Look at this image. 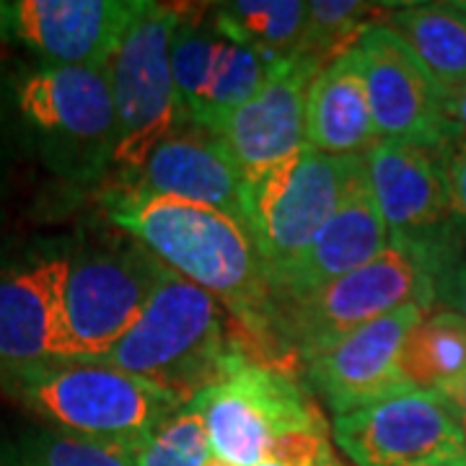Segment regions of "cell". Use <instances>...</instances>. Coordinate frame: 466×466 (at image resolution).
<instances>
[{"label": "cell", "mask_w": 466, "mask_h": 466, "mask_svg": "<svg viewBox=\"0 0 466 466\" xmlns=\"http://www.w3.org/2000/svg\"><path fill=\"white\" fill-rule=\"evenodd\" d=\"M216 29L233 45L262 55L269 66L300 55L306 29L303 0H233L218 3Z\"/></svg>", "instance_id": "44dd1931"}, {"label": "cell", "mask_w": 466, "mask_h": 466, "mask_svg": "<svg viewBox=\"0 0 466 466\" xmlns=\"http://www.w3.org/2000/svg\"><path fill=\"white\" fill-rule=\"evenodd\" d=\"M435 309H446V311H453V314L466 319V257L438 288Z\"/></svg>", "instance_id": "f1b7e54d"}, {"label": "cell", "mask_w": 466, "mask_h": 466, "mask_svg": "<svg viewBox=\"0 0 466 466\" xmlns=\"http://www.w3.org/2000/svg\"><path fill=\"white\" fill-rule=\"evenodd\" d=\"M379 133L368 101L363 55L352 47L319 70L306 96V146L327 156H368Z\"/></svg>", "instance_id": "d6986e66"}, {"label": "cell", "mask_w": 466, "mask_h": 466, "mask_svg": "<svg viewBox=\"0 0 466 466\" xmlns=\"http://www.w3.org/2000/svg\"><path fill=\"white\" fill-rule=\"evenodd\" d=\"M443 397H449V401L453 407H459V410H466V376L461 381H456L453 386H449L446 391H441Z\"/></svg>", "instance_id": "4dcf8cb0"}, {"label": "cell", "mask_w": 466, "mask_h": 466, "mask_svg": "<svg viewBox=\"0 0 466 466\" xmlns=\"http://www.w3.org/2000/svg\"><path fill=\"white\" fill-rule=\"evenodd\" d=\"M146 0H0V39L50 66L106 67Z\"/></svg>", "instance_id": "7c38bea8"}, {"label": "cell", "mask_w": 466, "mask_h": 466, "mask_svg": "<svg viewBox=\"0 0 466 466\" xmlns=\"http://www.w3.org/2000/svg\"><path fill=\"white\" fill-rule=\"evenodd\" d=\"M363 156L303 148L247 189V223L272 285L337 213Z\"/></svg>", "instance_id": "30bf717a"}, {"label": "cell", "mask_w": 466, "mask_h": 466, "mask_svg": "<svg viewBox=\"0 0 466 466\" xmlns=\"http://www.w3.org/2000/svg\"><path fill=\"white\" fill-rule=\"evenodd\" d=\"M202 466H233V464H228L226 459H220V456H216V453H210V456H208V461H205Z\"/></svg>", "instance_id": "836d02e7"}, {"label": "cell", "mask_w": 466, "mask_h": 466, "mask_svg": "<svg viewBox=\"0 0 466 466\" xmlns=\"http://www.w3.org/2000/svg\"><path fill=\"white\" fill-rule=\"evenodd\" d=\"M0 389L45 425L119 443L133 453L158 422L187 404L168 389L78 358L0 368Z\"/></svg>", "instance_id": "7a4b0ae2"}, {"label": "cell", "mask_w": 466, "mask_h": 466, "mask_svg": "<svg viewBox=\"0 0 466 466\" xmlns=\"http://www.w3.org/2000/svg\"><path fill=\"white\" fill-rule=\"evenodd\" d=\"M115 187L210 205L247 223V182L241 171L220 135L195 125L168 133L156 143L143 167L122 177Z\"/></svg>", "instance_id": "2e32d148"}, {"label": "cell", "mask_w": 466, "mask_h": 466, "mask_svg": "<svg viewBox=\"0 0 466 466\" xmlns=\"http://www.w3.org/2000/svg\"><path fill=\"white\" fill-rule=\"evenodd\" d=\"M233 350L238 348L226 332L223 303L167 267L133 329L94 360L189 401Z\"/></svg>", "instance_id": "3957f363"}, {"label": "cell", "mask_w": 466, "mask_h": 466, "mask_svg": "<svg viewBox=\"0 0 466 466\" xmlns=\"http://www.w3.org/2000/svg\"><path fill=\"white\" fill-rule=\"evenodd\" d=\"M459 410V407H456ZM459 417H461V428H464V441H466V410H459Z\"/></svg>", "instance_id": "e575fe53"}, {"label": "cell", "mask_w": 466, "mask_h": 466, "mask_svg": "<svg viewBox=\"0 0 466 466\" xmlns=\"http://www.w3.org/2000/svg\"><path fill=\"white\" fill-rule=\"evenodd\" d=\"M366 164L391 247L431 275L438 296V288L466 257L451 213L441 150L379 140L368 150Z\"/></svg>", "instance_id": "52a82bcc"}, {"label": "cell", "mask_w": 466, "mask_h": 466, "mask_svg": "<svg viewBox=\"0 0 466 466\" xmlns=\"http://www.w3.org/2000/svg\"><path fill=\"white\" fill-rule=\"evenodd\" d=\"M441 164H443V177H446V189H449L451 213L456 231L461 236V244L466 251V137L456 135L441 148Z\"/></svg>", "instance_id": "83f0119b"}, {"label": "cell", "mask_w": 466, "mask_h": 466, "mask_svg": "<svg viewBox=\"0 0 466 466\" xmlns=\"http://www.w3.org/2000/svg\"><path fill=\"white\" fill-rule=\"evenodd\" d=\"M223 45L226 36L216 29L213 14L210 18H205L202 11L198 14L182 11L171 36V76L177 88L179 127L184 125L202 127Z\"/></svg>", "instance_id": "7402d4cb"}, {"label": "cell", "mask_w": 466, "mask_h": 466, "mask_svg": "<svg viewBox=\"0 0 466 466\" xmlns=\"http://www.w3.org/2000/svg\"><path fill=\"white\" fill-rule=\"evenodd\" d=\"M210 453L200 410L187 401L135 449V466H202Z\"/></svg>", "instance_id": "4316f807"}, {"label": "cell", "mask_w": 466, "mask_h": 466, "mask_svg": "<svg viewBox=\"0 0 466 466\" xmlns=\"http://www.w3.org/2000/svg\"><path fill=\"white\" fill-rule=\"evenodd\" d=\"M368 101L379 140H404L441 150L456 130L446 101L412 47L389 24H376L358 42Z\"/></svg>", "instance_id": "4fadbf2b"}, {"label": "cell", "mask_w": 466, "mask_h": 466, "mask_svg": "<svg viewBox=\"0 0 466 466\" xmlns=\"http://www.w3.org/2000/svg\"><path fill=\"white\" fill-rule=\"evenodd\" d=\"M441 466H464V464H441Z\"/></svg>", "instance_id": "8d00e7d4"}, {"label": "cell", "mask_w": 466, "mask_h": 466, "mask_svg": "<svg viewBox=\"0 0 466 466\" xmlns=\"http://www.w3.org/2000/svg\"><path fill=\"white\" fill-rule=\"evenodd\" d=\"M67 254H45L0 269V368L57 358Z\"/></svg>", "instance_id": "ac0fdd59"}, {"label": "cell", "mask_w": 466, "mask_h": 466, "mask_svg": "<svg viewBox=\"0 0 466 466\" xmlns=\"http://www.w3.org/2000/svg\"><path fill=\"white\" fill-rule=\"evenodd\" d=\"M167 267L135 238H115L67 254L57 358L106 355L146 311Z\"/></svg>", "instance_id": "8992f818"}, {"label": "cell", "mask_w": 466, "mask_h": 466, "mask_svg": "<svg viewBox=\"0 0 466 466\" xmlns=\"http://www.w3.org/2000/svg\"><path fill=\"white\" fill-rule=\"evenodd\" d=\"M321 67L309 55L272 66L259 91L223 122L218 135L247 189L306 146V96Z\"/></svg>", "instance_id": "9a60e30c"}, {"label": "cell", "mask_w": 466, "mask_h": 466, "mask_svg": "<svg viewBox=\"0 0 466 466\" xmlns=\"http://www.w3.org/2000/svg\"><path fill=\"white\" fill-rule=\"evenodd\" d=\"M428 311L420 306L400 309L303 360L306 389L324 401L334 417L412 391L415 386L401 370V348L410 329Z\"/></svg>", "instance_id": "5bb4252c"}, {"label": "cell", "mask_w": 466, "mask_h": 466, "mask_svg": "<svg viewBox=\"0 0 466 466\" xmlns=\"http://www.w3.org/2000/svg\"><path fill=\"white\" fill-rule=\"evenodd\" d=\"M14 99L55 168L91 179L115 164L116 112L106 67L42 63L18 78Z\"/></svg>", "instance_id": "ba28073f"}, {"label": "cell", "mask_w": 466, "mask_h": 466, "mask_svg": "<svg viewBox=\"0 0 466 466\" xmlns=\"http://www.w3.org/2000/svg\"><path fill=\"white\" fill-rule=\"evenodd\" d=\"M389 249H391V241L383 226L381 210L373 198V189H370L368 164L363 156L352 171L348 192L339 202L337 213L319 231L311 247L269 285L272 306L275 300L299 299L306 293H314L319 288L379 259L383 251Z\"/></svg>", "instance_id": "e0dca14e"}, {"label": "cell", "mask_w": 466, "mask_h": 466, "mask_svg": "<svg viewBox=\"0 0 466 466\" xmlns=\"http://www.w3.org/2000/svg\"><path fill=\"white\" fill-rule=\"evenodd\" d=\"M257 466H317V464H303V461H290V459H265L262 464Z\"/></svg>", "instance_id": "d6a6232c"}, {"label": "cell", "mask_w": 466, "mask_h": 466, "mask_svg": "<svg viewBox=\"0 0 466 466\" xmlns=\"http://www.w3.org/2000/svg\"><path fill=\"white\" fill-rule=\"evenodd\" d=\"M317 466H348L342 461V456L332 449V446H327V449L321 451V456H319Z\"/></svg>", "instance_id": "1f68e13d"}, {"label": "cell", "mask_w": 466, "mask_h": 466, "mask_svg": "<svg viewBox=\"0 0 466 466\" xmlns=\"http://www.w3.org/2000/svg\"><path fill=\"white\" fill-rule=\"evenodd\" d=\"M446 112H449V119L456 135H464L466 137V88L446 104Z\"/></svg>", "instance_id": "f546056e"}, {"label": "cell", "mask_w": 466, "mask_h": 466, "mask_svg": "<svg viewBox=\"0 0 466 466\" xmlns=\"http://www.w3.org/2000/svg\"><path fill=\"white\" fill-rule=\"evenodd\" d=\"M332 438L355 466H466L461 417L441 391L412 389L334 417Z\"/></svg>", "instance_id": "8fae6325"}, {"label": "cell", "mask_w": 466, "mask_h": 466, "mask_svg": "<svg viewBox=\"0 0 466 466\" xmlns=\"http://www.w3.org/2000/svg\"><path fill=\"white\" fill-rule=\"evenodd\" d=\"M401 370L422 391H446L466 376V319L433 309L410 329L401 348Z\"/></svg>", "instance_id": "603a6c76"}, {"label": "cell", "mask_w": 466, "mask_h": 466, "mask_svg": "<svg viewBox=\"0 0 466 466\" xmlns=\"http://www.w3.org/2000/svg\"><path fill=\"white\" fill-rule=\"evenodd\" d=\"M104 210L161 265L216 296L254 339H272V290L247 223L210 205L127 187L106 189Z\"/></svg>", "instance_id": "6da1fadb"}, {"label": "cell", "mask_w": 466, "mask_h": 466, "mask_svg": "<svg viewBox=\"0 0 466 466\" xmlns=\"http://www.w3.org/2000/svg\"><path fill=\"white\" fill-rule=\"evenodd\" d=\"M389 24L412 47L449 104L466 88V11L456 3H397Z\"/></svg>", "instance_id": "ffe728a7"}, {"label": "cell", "mask_w": 466, "mask_h": 466, "mask_svg": "<svg viewBox=\"0 0 466 466\" xmlns=\"http://www.w3.org/2000/svg\"><path fill=\"white\" fill-rule=\"evenodd\" d=\"M269 70L272 66L262 55L226 39L223 52H220V63H218L216 81L210 88L205 119H202V130H210L216 135L220 133L223 122L259 91Z\"/></svg>", "instance_id": "484cf974"}, {"label": "cell", "mask_w": 466, "mask_h": 466, "mask_svg": "<svg viewBox=\"0 0 466 466\" xmlns=\"http://www.w3.org/2000/svg\"><path fill=\"white\" fill-rule=\"evenodd\" d=\"M179 16L182 11L171 5L146 0L106 63L116 112L119 179L143 167L156 143L179 127L171 76V36Z\"/></svg>", "instance_id": "9c48e42d"}, {"label": "cell", "mask_w": 466, "mask_h": 466, "mask_svg": "<svg viewBox=\"0 0 466 466\" xmlns=\"http://www.w3.org/2000/svg\"><path fill=\"white\" fill-rule=\"evenodd\" d=\"M397 3L366 0H311L306 3V29L300 55H309L321 66L345 55L363 39L368 29L381 24Z\"/></svg>", "instance_id": "d4e9b609"}, {"label": "cell", "mask_w": 466, "mask_h": 466, "mask_svg": "<svg viewBox=\"0 0 466 466\" xmlns=\"http://www.w3.org/2000/svg\"><path fill=\"white\" fill-rule=\"evenodd\" d=\"M0 466H135V453L119 443L34 425L0 435Z\"/></svg>", "instance_id": "cb8c5ba5"}, {"label": "cell", "mask_w": 466, "mask_h": 466, "mask_svg": "<svg viewBox=\"0 0 466 466\" xmlns=\"http://www.w3.org/2000/svg\"><path fill=\"white\" fill-rule=\"evenodd\" d=\"M456 5H459L461 11H466V0H456Z\"/></svg>", "instance_id": "d590c367"}, {"label": "cell", "mask_w": 466, "mask_h": 466, "mask_svg": "<svg viewBox=\"0 0 466 466\" xmlns=\"http://www.w3.org/2000/svg\"><path fill=\"white\" fill-rule=\"evenodd\" d=\"M189 401L200 410L210 451L233 466H257L290 441L329 435L306 383L241 348Z\"/></svg>", "instance_id": "277c9868"}, {"label": "cell", "mask_w": 466, "mask_h": 466, "mask_svg": "<svg viewBox=\"0 0 466 466\" xmlns=\"http://www.w3.org/2000/svg\"><path fill=\"white\" fill-rule=\"evenodd\" d=\"M407 306L433 311L435 283L412 257L391 247L379 259L314 293L275 300L272 339L293 350L303 363L342 337Z\"/></svg>", "instance_id": "5b68a950"}]
</instances>
